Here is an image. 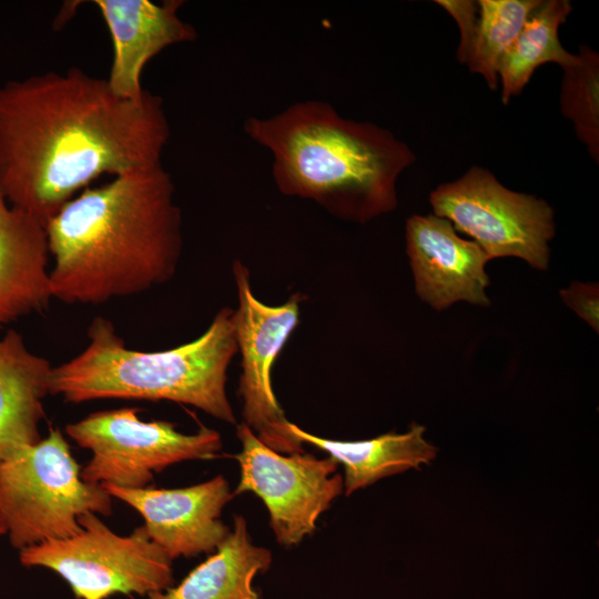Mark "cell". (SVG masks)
Instances as JSON below:
<instances>
[{"label": "cell", "instance_id": "obj_20", "mask_svg": "<svg viewBox=\"0 0 599 599\" xmlns=\"http://www.w3.org/2000/svg\"><path fill=\"white\" fill-rule=\"evenodd\" d=\"M560 111L573 124L577 138L599 162V55L581 45L578 61L562 68Z\"/></svg>", "mask_w": 599, "mask_h": 599}, {"label": "cell", "instance_id": "obj_5", "mask_svg": "<svg viewBox=\"0 0 599 599\" xmlns=\"http://www.w3.org/2000/svg\"><path fill=\"white\" fill-rule=\"evenodd\" d=\"M85 512L111 516L112 497L81 478L59 428L0 463V515L13 548L73 536Z\"/></svg>", "mask_w": 599, "mask_h": 599}, {"label": "cell", "instance_id": "obj_18", "mask_svg": "<svg viewBox=\"0 0 599 599\" xmlns=\"http://www.w3.org/2000/svg\"><path fill=\"white\" fill-rule=\"evenodd\" d=\"M571 10L568 0H540L532 10L498 65L504 104L521 93L541 64L554 62L565 68L578 61V54L567 51L558 35Z\"/></svg>", "mask_w": 599, "mask_h": 599}, {"label": "cell", "instance_id": "obj_16", "mask_svg": "<svg viewBox=\"0 0 599 599\" xmlns=\"http://www.w3.org/2000/svg\"><path fill=\"white\" fill-rule=\"evenodd\" d=\"M286 429L298 443L313 445L344 465L346 496L387 476L418 469L437 454V448L424 437L425 427L418 424H412L403 434L387 433L357 441L318 437L291 422H287Z\"/></svg>", "mask_w": 599, "mask_h": 599}, {"label": "cell", "instance_id": "obj_19", "mask_svg": "<svg viewBox=\"0 0 599 599\" xmlns=\"http://www.w3.org/2000/svg\"><path fill=\"white\" fill-rule=\"evenodd\" d=\"M540 0H480L463 63L480 74L491 90L498 87V65Z\"/></svg>", "mask_w": 599, "mask_h": 599}, {"label": "cell", "instance_id": "obj_8", "mask_svg": "<svg viewBox=\"0 0 599 599\" xmlns=\"http://www.w3.org/2000/svg\"><path fill=\"white\" fill-rule=\"evenodd\" d=\"M429 202L435 215L470 236L490 260L512 256L538 270L548 267L556 227L546 201L509 190L490 171L474 165L437 186Z\"/></svg>", "mask_w": 599, "mask_h": 599}, {"label": "cell", "instance_id": "obj_22", "mask_svg": "<svg viewBox=\"0 0 599 599\" xmlns=\"http://www.w3.org/2000/svg\"><path fill=\"white\" fill-rule=\"evenodd\" d=\"M436 3L444 8L458 24L460 41L457 50V59L459 62H461L469 47L475 29L478 16L477 1L437 0Z\"/></svg>", "mask_w": 599, "mask_h": 599}, {"label": "cell", "instance_id": "obj_15", "mask_svg": "<svg viewBox=\"0 0 599 599\" xmlns=\"http://www.w3.org/2000/svg\"><path fill=\"white\" fill-rule=\"evenodd\" d=\"M53 366L16 329L0 337V463L34 445Z\"/></svg>", "mask_w": 599, "mask_h": 599}, {"label": "cell", "instance_id": "obj_3", "mask_svg": "<svg viewBox=\"0 0 599 599\" xmlns=\"http://www.w3.org/2000/svg\"><path fill=\"white\" fill-rule=\"evenodd\" d=\"M244 132L270 152L282 194L313 201L356 223L395 210L397 180L416 160L389 130L343 118L319 100L247 118Z\"/></svg>", "mask_w": 599, "mask_h": 599}, {"label": "cell", "instance_id": "obj_11", "mask_svg": "<svg viewBox=\"0 0 599 599\" xmlns=\"http://www.w3.org/2000/svg\"><path fill=\"white\" fill-rule=\"evenodd\" d=\"M101 485L142 516L149 538L171 560L213 552L231 531L220 519L233 496L223 476L176 489Z\"/></svg>", "mask_w": 599, "mask_h": 599}, {"label": "cell", "instance_id": "obj_17", "mask_svg": "<svg viewBox=\"0 0 599 599\" xmlns=\"http://www.w3.org/2000/svg\"><path fill=\"white\" fill-rule=\"evenodd\" d=\"M271 562L270 550L253 545L245 519L235 516L233 530L213 555L177 586L150 593L146 599H258L253 580Z\"/></svg>", "mask_w": 599, "mask_h": 599}, {"label": "cell", "instance_id": "obj_9", "mask_svg": "<svg viewBox=\"0 0 599 599\" xmlns=\"http://www.w3.org/2000/svg\"><path fill=\"white\" fill-rule=\"evenodd\" d=\"M242 450L235 456L241 468L233 496L252 491L266 505L271 527L284 546L298 544L316 528V521L343 491L338 463L311 454L281 455L262 443L244 423L237 425Z\"/></svg>", "mask_w": 599, "mask_h": 599}, {"label": "cell", "instance_id": "obj_14", "mask_svg": "<svg viewBox=\"0 0 599 599\" xmlns=\"http://www.w3.org/2000/svg\"><path fill=\"white\" fill-rule=\"evenodd\" d=\"M43 224L12 206L0 191V331L53 298Z\"/></svg>", "mask_w": 599, "mask_h": 599}, {"label": "cell", "instance_id": "obj_13", "mask_svg": "<svg viewBox=\"0 0 599 599\" xmlns=\"http://www.w3.org/2000/svg\"><path fill=\"white\" fill-rule=\"evenodd\" d=\"M111 35L113 58L106 82L119 97L140 100L145 89L141 74L145 64L164 49L192 42L197 34L182 20L183 1L95 0Z\"/></svg>", "mask_w": 599, "mask_h": 599}, {"label": "cell", "instance_id": "obj_23", "mask_svg": "<svg viewBox=\"0 0 599 599\" xmlns=\"http://www.w3.org/2000/svg\"><path fill=\"white\" fill-rule=\"evenodd\" d=\"M7 534V528H6V525H4V521L0 515V536L2 535H6Z\"/></svg>", "mask_w": 599, "mask_h": 599}, {"label": "cell", "instance_id": "obj_21", "mask_svg": "<svg viewBox=\"0 0 599 599\" xmlns=\"http://www.w3.org/2000/svg\"><path fill=\"white\" fill-rule=\"evenodd\" d=\"M562 301L586 321L597 333L599 327L598 284L575 281L560 291Z\"/></svg>", "mask_w": 599, "mask_h": 599}, {"label": "cell", "instance_id": "obj_6", "mask_svg": "<svg viewBox=\"0 0 599 599\" xmlns=\"http://www.w3.org/2000/svg\"><path fill=\"white\" fill-rule=\"evenodd\" d=\"M78 521L81 530L73 536L19 550L20 564L52 570L78 599L149 596L172 586V560L143 526L120 536L94 512L81 515Z\"/></svg>", "mask_w": 599, "mask_h": 599}, {"label": "cell", "instance_id": "obj_2", "mask_svg": "<svg viewBox=\"0 0 599 599\" xmlns=\"http://www.w3.org/2000/svg\"><path fill=\"white\" fill-rule=\"evenodd\" d=\"M52 297L101 304L170 281L182 255V215L162 163L87 187L47 224Z\"/></svg>", "mask_w": 599, "mask_h": 599}, {"label": "cell", "instance_id": "obj_10", "mask_svg": "<svg viewBox=\"0 0 599 599\" xmlns=\"http://www.w3.org/2000/svg\"><path fill=\"white\" fill-rule=\"evenodd\" d=\"M238 297L235 313L237 351L242 356L238 393L243 400V418L258 439L280 453H301L302 444L286 429L287 419L272 387L275 359L300 322L302 294H293L278 306L260 302L250 284L248 268L233 263Z\"/></svg>", "mask_w": 599, "mask_h": 599}, {"label": "cell", "instance_id": "obj_1", "mask_svg": "<svg viewBox=\"0 0 599 599\" xmlns=\"http://www.w3.org/2000/svg\"><path fill=\"white\" fill-rule=\"evenodd\" d=\"M169 139L159 95L121 98L80 68L0 85V191L44 226L99 176L162 163Z\"/></svg>", "mask_w": 599, "mask_h": 599}, {"label": "cell", "instance_id": "obj_12", "mask_svg": "<svg viewBox=\"0 0 599 599\" xmlns=\"http://www.w3.org/2000/svg\"><path fill=\"white\" fill-rule=\"evenodd\" d=\"M406 252L419 298L437 311L466 301L489 305L485 265L490 258L474 241L457 234L435 214L413 215L406 222Z\"/></svg>", "mask_w": 599, "mask_h": 599}, {"label": "cell", "instance_id": "obj_4", "mask_svg": "<svg viewBox=\"0 0 599 599\" xmlns=\"http://www.w3.org/2000/svg\"><path fill=\"white\" fill-rule=\"evenodd\" d=\"M87 334L89 343L81 353L53 366L50 395L72 404L171 400L235 424L226 395L227 369L237 352L234 309H220L196 339L159 352L128 348L113 323L101 316L91 322Z\"/></svg>", "mask_w": 599, "mask_h": 599}, {"label": "cell", "instance_id": "obj_7", "mask_svg": "<svg viewBox=\"0 0 599 599\" xmlns=\"http://www.w3.org/2000/svg\"><path fill=\"white\" fill-rule=\"evenodd\" d=\"M139 412L101 410L65 426L67 435L92 454L81 469L84 481L143 488L153 473L184 460L214 458L222 448L215 429L201 425L196 433L184 434L170 422H144Z\"/></svg>", "mask_w": 599, "mask_h": 599}]
</instances>
